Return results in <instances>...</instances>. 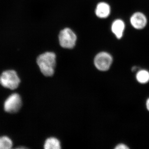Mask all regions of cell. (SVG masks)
I'll use <instances>...</instances> for the list:
<instances>
[{
  "instance_id": "cell-3",
  "label": "cell",
  "mask_w": 149,
  "mask_h": 149,
  "mask_svg": "<svg viewBox=\"0 0 149 149\" xmlns=\"http://www.w3.org/2000/svg\"><path fill=\"white\" fill-rule=\"evenodd\" d=\"M59 41L60 45L65 49H72L76 44L77 36L71 29L65 28L60 32Z\"/></svg>"
},
{
  "instance_id": "cell-7",
  "label": "cell",
  "mask_w": 149,
  "mask_h": 149,
  "mask_svg": "<svg viewBox=\"0 0 149 149\" xmlns=\"http://www.w3.org/2000/svg\"><path fill=\"white\" fill-rule=\"evenodd\" d=\"M125 27V23L123 19H116L112 23L111 31L118 40H120L123 37Z\"/></svg>"
},
{
  "instance_id": "cell-12",
  "label": "cell",
  "mask_w": 149,
  "mask_h": 149,
  "mask_svg": "<svg viewBox=\"0 0 149 149\" xmlns=\"http://www.w3.org/2000/svg\"><path fill=\"white\" fill-rule=\"evenodd\" d=\"M114 149H130L129 147H128L127 145L123 143H120L118 144L115 147Z\"/></svg>"
},
{
  "instance_id": "cell-9",
  "label": "cell",
  "mask_w": 149,
  "mask_h": 149,
  "mask_svg": "<svg viewBox=\"0 0 149 149\" xmlns=\"http://www.w3.org/2000/svg\"><path fill=\"white\" fill-rule=\"evenodd\" d=\"M136 80L141 84H146L149 82V71L146 69H141L136 73Z\"/></svg>"
},
{
  "instance_id": "cell-8",
  "label": "cell",
  "mask_w": 149,
  "mask_h": 149,
  "mask_svg": "<svg viewBox=\"0 0 149 149\" xmlns=\"http://www.w3.org/2000/svg\"><path fill=\"white\" fill-rule=\"evenodd\" d=\"M110 6L107 3L100 2L98 4L95 10L96 15L100 18H106L111 13Z\"/></svg>"
},
{
  "instance_id": "cell-4",
  "label": "cell",
  "mask_w": 149,
  "mask_h": 149,
  "mask_svg": "<svg viewBox=\"0 0 149 149\" xmlns=\"http://www.w3.org/2000/svg\"><path fill=\"white\" fill-rule=\"evenodd\" d=\"M113 61L111 55L105 52L99 53L94 59V64L96 68L101 71H107L110 68Z\"/></svg>"
},
{
  "instance_id": "cell-1",
  "label": "cell",
  "mask_w": 149,
  "mask_h": 149,
  "mask_svg": "<svg viewBox=\"0 0 149 149\" xmlns=\"http://www.w3.org/2000/svg\"><path fill=\"white\" fill-rule=\"evenodd\" d=\"M37 63L40 71L45 76L50 77L54 73L56 56L52 52H47L40 55L37 58Z\"/></svg>"
},
{
  "instance_id": "cell-2",
  "label": "cell",
  "mask_w": 149,
  "mask_h": 149,
  "mask_svg": "<svg viewBox=\"0 0 149 149\" xmlns=\"http://www.w3.org/2000/svg\"><path fill=\"white\" fill-rule=\"evenodd\" d=\"M20 83V79L15 70H6L0 76V84L8 89L15 90L18 88Z\"/></svg>"
},
{
  "instance_id": "cell-10",
  "label": "cell",
  "mask_w": 149,
  "mask_h": 149,
  "mask_svg": "<svg viewBox=\"0 0 149 149\" xmlns=\"http://www.w3.org/2000/svg\"><path fill=\"white\" fill-rule=\"evenodd\" d=\"M44 148L45 149H59L61 145L58 139L54 137H50L46 140L44 144Z\"/></svg>"
},
{
  "instance_id": "cell-11",
  "label": "cell",
  "mask_w": 149,
  "mask_h": 149,
  "mask_svg": "<svg viewBox=\"0 0 149 149\" xmlns=\"http://www.w3.org/2000/svg\"><path fill=\"white\" fill-rule=\"evenodd\" d=\"M13 146L12 141L7 136L0 137V149H10Z\"/></svg>"
},
{
  "instance_id": "cell-5",
  "label": "cell",
  "mask_w": 149,
  "mask_h": 149,
  "mask_svg": "<svg viewBox=\"0 0 149 149\" xmlns=\"http://www.w3.org/2000/svg\"><path fill=\"white\" fill-rule=\"evenodd\" d=\"M22 104L21 97L17 93L9 96L4 104V109L7 112L15 113L20 109Z\"/></svg>"
},
{
  "instance_id": "cell-6",
  "label": "cell",
  "mask_w": 149,
  "mask_h": 149,
  "mask_svg": "<svg viewBox=\"0 0 149 149\" xmlns=\"http://www.w3.org/2000/svg\"><path fill=\"white\" fill-rule=\"evenodd\" d=\"M130 25L134 29L140 30L147 26L148 19L146 15L141 11L135 12L130 17Z\"/></svg>"
},
{
  "instance_id": "cell-13",
  "label": "cell",
  "mask_w": 149,
  "mask_h": 149,
  "mask_svg": "<svg viewBox=\"0 0 149 149\" xmlns=\"http://www.w3.org/2000/svg\"><path fill=\"white\" fill-rule=\"evenodd\" d=\"M146 107L147 110L149 111V98L147 99L146 101Z\"/></svg>"
}]
</instances>
